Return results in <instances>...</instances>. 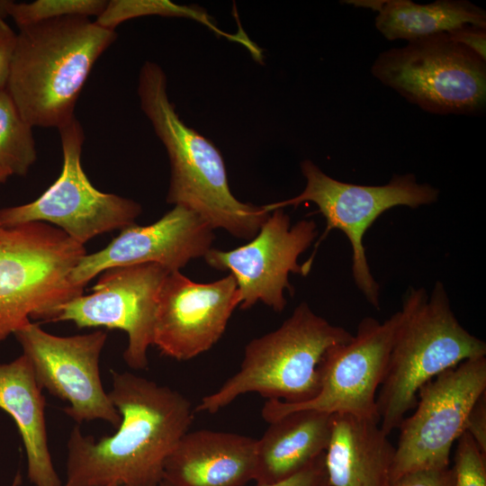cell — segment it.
<instances>
[{
  "label": "cell",
  "mask_w": 486,
  "mask_h": 486,
  "mask_svg": "<svg viewBox=\"0 0 486 486\" xmlns=\"http://www.w3.org/2000/svg\"><path fill=\"white\" fill-rule=\"evenodd\" d=\"M466 432L475 442L483 454H486V392L472 408L464 427Z\"/></svg>",
  "instance_id": "28"
},
{
  "label": "cell",
  "mask_w": 486,
  "mask_h": 486,
  "mask_svg": "<svg viewBox=\"0 0 486 486\" xmlns=\"http://www.w3.org/2000/svg\"><path fill=\"white\" fill-rule=\"evenodd\" d=\"M399 320L400 311L383 322L364 318L349 341L327 351L317 395L302 403L267 400L262 408L263 418L271 423L292 411L313 410L379 422L377 391L386 372Z\"/></svg>",
  "instance_id": "11"
},
{
  "label": "cell",
  "mask_w": 486,
  "mask_h": 486,
  "mask_svg": "<svg viewBox=\"0 0 486 486\" xmlns=\"http://www.w3.org/2000/svg\"><path fill=\"white\" fill-rule=\"evenodd\" d=\"M345 3L377 12L375 27L388 40H411L464 25L486 28V12L465 0H349Z\"/></svg>",
  "instance_id": "21"
},
{
  "label": "cell",
  "mask_w": 486,
  "mask_h": 486,
  "mask_svg": "<svg viewBox=\"0 0 486 486\" xmlns=\"http://www.w3.org/2000/svg\"><path fill=\"white\" fill-rule=\"evenodd\" d=\"M137 93L140 108L169 159L166 202L190 209L213 230L222 229L241 239L253 238L271 212L233 195L222 155L181 120L168 98L166 76L158 64L142 65Z\"/></svg>",
  "instance_id": "2"
},
{
  "label": "cell",
  "mask_w": 486,
  "mask_h": 486,
  "mask_svg": "<svg viewBox=\"0 0 486 486\" xmlns=\"http://www.w3.org/2000/svg\"><path fill=\"white\" fill-rule=\"evenodd\" d=\"M318 235L312 220L291 224L284 208L273 210L257 234L248 243L230 250L211 248L203 256L206 264L219 271H230L240 293V309L261 302L276 312L284 310V291L292 295L289 274L304 275L299 256Z\"/></svg>",
  "instance_id": "14"
},
{
  "label": "cell",
  "mask_w": 486,
  "mask_h": 486,
  "mask_svg": "<svg viewBox=\"0 0 486 486\" xmlns=\"http://www.w3.org/2000/svg\"><path fill=\"white\" fill-rule=\"evenodd\" d=\"M115 31L89 17L67 16L19 29L6 91L33 128L74 119L84 85Z\"/></svg>",
  "instance_id": "3"
},
{
  "label": "cell",
  "mask_w": 486,
  "mask_h": 486,
  "mask_svg": "<svg viewBox=\"0 0 486 486\" xmlns=\"http://www.w3.org/2000/svg\"><path fill=\"white\" fill-rule=\"evenodd\" d=\"M104 0H36L30 3L14 2L9 16L19 29L45 21L67 16H95L105 8Z\"/></svg>",
  "instance_id": "24"
},
{
  "label": "cell",
  "mask_w": 486,
  "mask_h": 486,
  "mask_svg": "<svg viewBox=\"0 0 486 486\" xmlns=\"http://www.w3.org/2000/svg\"><path fill=\"white\" fill-rule=\"evenodd\" d=\"M379 422L333 415L324 460L329 486H388L395 447Z\"/></svg>",
  "instance_id": "18"
},
{
  "label": "cell",
  "mask_w": 486,
  "mask_h": 486,
  "mask_svg": "<svg viewBox=\"0 0 486 486\" xmlns=\"http://www.w3.org/2000/svg\"><path fill=\"white\" fill-rule=\"evenodd\" d=\"M86 254L49 223L0 221V341L32 320L54 322L63 304L83 294L70 275Z\"/></svg>",
  "instance_id": "6"
},
{
  "label": "cell",
  "mask_w": 486,
  "mask_h": 486,
  "mask_svg": "<svg viewBox=\"0 0 486 486\" xmlns=\"http://www.w3.org/2000/svg\"><path fill=\"white\" fill-rule=\"evenodd\" d=\"M32 127L23 119L6 91L0 90V169L26 176L36 161Z\"/></svg>",
  "instance_id": "22"
},
{
  "label": "cell",
  "mask_w": 486,
  "mask_h": 486,
  "mask_svg": "<svg viewBox=\"0 0 486 486\" xmlns=\"http://www.w3.org/2000/svg\"><path fill=\"white\" fill-rule=\"evenodd\" d=\"M213 229L194 212L175 205L156 222L135 223L121 230L103 249L86 254L71 272V281L84 287L104 270L154 263L169 272L179 271L212 248Z\"/></svg>",
  "instance_id": "16"
},
{
  "label": "cell",
  "mask_w": 486,
  "mask_h": 486,
  "mask_svg": "<svg viewBox=\"0 0 486 486\" xmlns=\"http://www.w3.org/2000/svg\"><path fill=\"white\" fill-rule=\"evenodd\" d=\"M306 180L303 191L290 199L264 205L267 212L285 206L312 202L326 220V230L318 244L332 230H340L348 238L352 250V275L366 301L380 309V286L373 276L363 239L372 224L387 210L397 206L418 208L438 200L439 190L418 183L412 174L393 176L382 185H362L334 179L315 163H301Z\"/></svg>",
  "instance_id": "8"
},
{
  "label": "cell",
  "mask_w": 486,
  "mask_h": 486,
  "mask_svg": "<svg viewBox=\"0 0 486 486\" xmlns=\"http://www.w3.org/2000/svg\"><path fill=\"white\" fill-rule=\"evenodd\" d=\"M159 486H169V485H168V484H166V482H160V484H159Z\"/></svg>",
  "instance_id": "34"
},
{
  "label": "cell",
  "mask_w": 486,
  "mask_h": 486,
  "mask_svg": "<svg viewBox=\"0 0 486 486\" xmlns=\"http://www.w3.org/2000/svg\"><path fill=\"white\" fill-rule=\"evenodd\" d=\"M13 3L11 0H0V20H5L9 16Z\"/></svg>",
  "instance_id": "31"
},
{
  "label": "cell",
  "mask_w": 486,
  "mask_h": 486,
  "mask_svg": "<svg viewBox=\"0 0 486 486\" xmlns=\"http://www.w3.org/2000/svg\"><path fill=\"white\" fill-rule=\"evenodd\" d=\"M148 15H159L166 17H185L194 19L208 26L216 33L232 37L222 32L215 26L206 12L200 8L188 5H181L167 0H112L107 1L102 14L94 20L95 22L108 30L115 31L121 23L130 19Z\"/></svg>",
  "instance_id": "23"
},
{
  "label": "cell",
  "mask_w": 486,
  "mask_h": 486,
  "mask_svg": "<svg viewBox=\"0 0 486 486\" xmlns=\"http://www.w3.org/2000/svg\"><path fill=\"white\" fill-rule=\"evenodd\" d=\"M454 477L450 467L438 470H423L403 474L388 486H454Z\"/></svg>",
  "instance_id": "26"
},
{
  "label": "cell",
  "mask_w": 486,
  "mask_h": 486,
  "mask_svg": "<svg viewBox=\"0 0 486 486\" xmlns=\"http://www.w3.org/2000/svg\"><path fill=\"white\" fill-rule=\"evenodd\" d=\"M21 482H22L21 475L18 473V474H16V476H15V478H14V480L13 482L12 486H19Z\"/></svg>",
  "instance_id": "33"
},
{
  "label": "cell",
  "mask_w": 486,
  "mask_h": 486,
  "mask_svg": "<svg viewBox=\"0 0 486 486\" xmlns=\"http://www.w3.org/2000/svg\"><path fill=\"white\" fill-rule=\"evenodd\" d=\"M16 37L5 20H0V90L7 86Z\"/></svg>",
  "instance_id": "30"
},
{
  "label": "cell",
  "mask_w": 486,
  "mask_h": 486,
  "mask_svg": "<svg viewBox=\"0 0 486 486\" xmlns=\"http://www.w3.org/2000/svg\"><path fill=\"white\" fill-rule=\"evenodd\" d=\"M36 380L52 396L68 402L63 411L75 422L101 419L117 428L121 416L105 392L100 356L107 333L60 337L29 322L14 333Z\"/></svg>",
  "instance_id": "12"
},
{
  "label": "cell",
  "mask_w": 486,
  "mask_h": 486,
  "mask_svg": "<svg viewBox=\"0 0 486 486\" xmlns=\"http://www.w3.org/2000/svg\"><path fill=\"white\" fill-rule=\"evenodd\" d=\"M324 455L325 453L295 474L263 486H329Z\"/></svg>",
  "instance_id": "27"
},
{
  "label": "cell",
  "mask_w": 486,
  "mask_h": 486,
  "mask_svg": "<svg viewBox=\"0 0 486 486\" xmlns=\"http://www.w3.org/2000/svg\"><path fill=\"white\" fill-rule=\"evenodd\" d=\"M45 405L42 389L24 355L0 364V409L13 418L22 436L28 478L34 486H61L49 448Z\"/></svg>",
  "instance_id": "19"
},
{
  "label": "cell",
  "mask_w": 486,
  "mask_h": 486,
  "mask_svg": "<svg viewBox=\"0 0 486 486\" xmlns=\"http://www.w3.org/2000/svg\"><path fill=\"white\" fill-rule=\"evenodd\" d=\"M169 273L154 263L106 269L90 294L75 297L59 308L54 322L123 330L128 335L125 363L134 370L146 369L158 293Z\"/></svg>",
  "instance_id": "13"
},
{
  "label": "cell",
  "mask_w": 486,
  "mask_h": 486,
  "mask_svg": "<svg viewBox=\"0 0 486 486\" xmlns=\"http://www.w3.org/2000/svg\"><path fill=\"white\" fill-rule=\"evenodd\" d=\"M399 311L376 396L379 425L387 435L414 410L425 383L465 360L486 356V343L460 324L441 282L435 284L430 294L423 287L410 286Z\"/></svg>",
  "instance_id": "4"
},
{
  "label": "cell",
  "mask_w": 486,
  "mask_h": 486,
  "mask_svg": "<svg viewBox=\"0 0 486 486\" xmlns=\"http://www.w3.org/2000/svg\"><path fill=\"white\" fill-rule=\"evenodd\" d=\"M332 422L333 415L300 410L269 423L263 436L256 439V486L286 479L324 454Z\"/></svg>",
  "instance_id": "20"
},
{
  "label": "cell",
  "mask_w": 486,
  "mask_h": 486,
  "mask_svg": "<svg viewBox=\"0 0 486 486\" xmlns=\"http://www.w3.org/2000/svg\"><path fill=\"white\" fill-rule=\"evenodd\" d=\"M256 439L224 431H187L166 460L169 486H243L256 474Z\"/></svg>",
  "instance_id": "17"
},
{
  "label": "cell",
  "mask_w": 486,
  "mask_h": 486,
  "mask_svg": "<svg viewBox=\"0 0 486 486\" xmlns=\"http://www.w3.org/2000/svg\"><path fill=\"white\" fill-rule=\"evenodd\" d=\"M456 441L454 486H486V454L466 432Z\"/></svg>",
  "instance_id": "25"
},
{
  "label": "cell",
  "mask_w": 486,
  "mask_h": 486,
  "mask_svg": "<svg viewBox=\"0 0 486 486\" xmlns=\"http://www.w3.org/2000/svg\"><path fill=\"white\" fill-rule=\"evenodd\" d=\"M58 130L63 156L60 175L34 201L0 209V221L7 226L51 223L81 245L134 224L141 214V205L99 191L86 175L81 164L85 134L78 120L75 117Z\"/></svg>",
  "instance_id": "9"
},
{
  "label": "cell",
  "mask_w": 486,
  "mask_h": 486,
  "mask_svg": "<svg viewBox=\"0 0 486 486\" xmlns=\"http://www.w3.org/2000/svg\"><path fill=\"white\" fill-rule=\"evenodd\" d=\"M108 392L121 422L95 439L73 428L64 486H159L166 458L194 418L179 392L129 372L111 371Z\"/></svg>",
  "instance_id": "1"
},
{
  "label": "cell",
  "mask_w": 486,
  "mask_h": 486,
  "mask_svg": "<svg viewBox=\"0 0 486 486\" xmlns=\"http://www.w3.org/2000/svg\"><path fill=\"white\" fill-rule=\"evenodd\" d=\"M371 72L410 103L436 114H475L486 104V60L447 32L379 54Z\"/></svg>",
  "instance_id": "7"
},
{
  "label": "cell",
  "mask_w": 486,
  "mask_h": 486,
  "mask_svg": "<svg viewBox=\"0 0 486 486\" xmlns=\"http://www.w3.org/2000/svg\"><path fill=\"white\" fill-rule=\"evenodd\" d=\"M352 337L301 302L278 328L246 346L239 370L204 396L196 410L215 413L248 392L287 403L308 401L320 390L327 351Z\"/></svg>",
  "instance_id": "5"
},
{
  "label": "cell",
  "mask_w": 486,
  "mask_h": 486,
  "mask_svg": "<svg viewBox=\"0 0 486 486\" xmlns=\"http://www.w3.org/2000/svg\"><path fill=\"white\" fill-rule=\"evenodd\" d=\"M9 176L11 175L8 172L0 169V184L5 182Z\"/></svg>",
  "instance_id": "32"
},
{
  "label": "cell",
  "mask_w": 486,
  "mask_h": 486,
  "mask_svg": "<svg viewBox=\"0 0 486 486\" xmlns=\"http://www.w3.org/2000/svg\"><path fill=\"white\" fill-rule=\"evenodd\" d=\"M241 302L231 274L212 283H196L170 272L158 298L152 345L176 360H189L215 345Z\"/></svg>",
  "instance_id": "15"
},
{
  "label": "cell",
  "mask_w": 486,
  "mask_h": 486,
  "mask_svg": "<svg viewBox=\"0 0 486 486\" xmlns=\"http://www.w3.org/2000/svg\"><path fill=\"white\" fill-rule=\"evenodd\" d=\"M484 392L485 356L465 360L425 383L414 412L398 428L391 482L409 472L449 467L452 446Z\"/></svg>",
  "instance_id": "10"
},
{
  "label": "cell",
  "mask_w": 486,
  "mask_h": 486,
  "mask_svg": "<svg viewBox=\"0 0 486 486\" xmlns=\"http://www.w3.org/2000/svg\"><path fill=\"white\" fill-rule=\"evenodd\" d=\"M447 33L454 41L486 60V28L464 25Z\"/></svg>",
  "instance_id": "29"
}]
</instances>
